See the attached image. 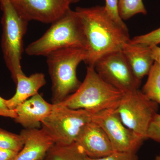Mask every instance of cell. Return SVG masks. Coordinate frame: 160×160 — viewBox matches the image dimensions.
Wrapping results in <instances>:
<instances>
[{"mask_svg": "<svg viewBox=\"0 0 160 160\" xmlns=\"http://www.w3.org/2000/svg\"><path fill=\"white\" fill-rule=\"evenodd\" d=\"M82 24L86 41L84 62L94 67L98 60L114 52L122 51L130 41L129 32L111 18L104 6L78 7L75 10Z\"/></svg>", "mask_w": 160, "mask_h": 160, "instance_id": "1", "label": "cell"}, {"mask_svg": "<svg viewBox=\"0 0 160 160\" xmlns=\"http://www.w3.org/2000/svg\"><path fill=\"white\" fill-rule=\"evenodd\" d=\"M125 95L104 81L94 67L88 66L86 77L78 89L57 104L70 109H85L94 113L106 109H116Z\"/></svg>", "mask_w": 160, "mask_h": 160, "instance_id": "2", "label": "cell"}, {"mask_svg": "<svg viewBox=\"0 0 160 160\" xmlns=\"http://www.w3.org/2000/svg\"><path fill=\"white\" fill-rule=\"evenodd\" d=\"M51 24L41 38L26 47V54L46 57L53 52L66 48L86 50L82 27L75 10L69 9Z\"/></svg>", "mask_w": 160, "mask_h": 160, "instance_id": "3", "label": "cell"}, {"mask_svg": "<svg viewBox=\"0 0 160 160\" xmlns=\"http://www.w3.org/2000/svg\"><path fill=\"white\" fill-rule=\"evenodd\" d=\"M86 57V50L79 48L60 49L46 57L52 81V104L62 102L78 89L82 82L77 76V69Z\"/></svg>", "mask_w": 160, "mask_h": 160, "instance_id": "4", "label": "cell"}, {"mask_svg": "<svg viewBox=\"0 0 160 160\" xmlns=\"http://www.w3.org/2000/svg\"><path fill=\"white\" fill-rule=\"evenodd\" d=\"M2 18V46L3 57L15 83L18 74L24 73L21 66L23 39L28 22L18 13L9 0H0Z\"/></svg>", "mask_w": 160, "mask_h": 160, "instance_id": "5", "label": "cell"}, {"mask_svg": "<svg viewBox=\"0 0 160 160\" xmlns=\"http://www.w3.org/2000/svg\"><path fill=\"white\" fill-rule=\"evenodd\" d=\"M50 114L42 122L41 128L55 144L68 146L75 142L82 128L91 122L92 112L53 104Z\"/></svg>", "mask_w": 160, "mask_h": 160, "instance_id": "6", "label": "cell"}, {"mask_svg": "<svg viewBox=\"0 0 160 160\" xmlns=\"http://www.w3.org/2000/svg\"><path fill=\"white\" fill-rule=\"evenodd\" d=\"M158 105L138 89L125 94L116 111L127 128L145 140L150 123L157 113Z\"/></svg>", "mask_w": 160, "mask_h": 160, "instance_id": "7", "label": "cell"}, {"mask_svg": "<svg viewBox=\"0 0 160 160\" xmlns=\"http://www.w3.org/2000/svg\"><path fill=\"white\" fill-rule=\"evenodd\" d=\"M94 68L104 81L125 94L139 88L141 81L135 76L122 51L104 56L98 60Z\"/></svg>", "mask_w": 160, "mask_h": 160, "instance_id": "8", "label": "cell"}, {"mask_svg": "<svg viewBox=\"0 0 160 160\" xmlns=\"http://www.w3.org/2000/svg\"><path fill=\"white\" fill-rule=\"evenodd\" d=\"M91 121L106 132L114 152H136L144 141L123 124L116 109L93 113Z\"/></svg>", "mask_w": 160, "mask_h": 160, "instance_id": "9", "label": "cell"}, {"mask_svg": "<svg viewBox=\"0 0 160 160\" xmlns=\"http://www.w3.org/2000/svg\"><path fill=\"white\" fill-rule=\"evenodd\" d=\"M18 13L28 22L52 24L69 10V0H9Z\"/></svg>", "mask_w": 160, "mask_h": 160, "instance_id": "10", "label": "cell"}, {"mask_svg": "<svg viewBox=\"0 0 160 160\" xmlns=\"http://www.w3.org/2000/svg\"><path fill=\"white\" fill-rule=\"evenodd\" d=\"M75 142L92 158L104 157L114 152L106 132L92 121L82 128Z\"/></svg>", "mask_w": 160, "mask_h": 160, "instance_id": "11", "label": "cell"}, {"mask_svg": "<svg viewBox=\"0 0 160 160\" xmlns=\"http://www.w3.org/2000/svg\"><path fill=\"white\" fill-rule=\"evenodd\" d=\"M53 106L38 93L17 106L15 122L26 129H40L42 122L50 114Z\"/></svg>", "mask_w": 160, "mask_h": 160, "instance_id": "12", "label": "cell"}, {"mask_svg": "<svg viewBox=\"0 0 160 160\" xmlns=\"http://www.w3.org/2000/svg\"><path fill=\"white\" fill-rule=\"evenodd\" d=\"M20 134L23 138L24 146L14 160H43L55 144L42 128L24 129Z\"/></svg>", "mask_w": 160, "mask_h": 160, "instance_id": "13", "label": "cell"}, {"mask_svg": "<svg viewBox=\"0 0 160 160\" xmlns=\"http://www.w3.org/2000/svg\"><path fill=\"white\" fill-rule=\"evenodd\" d=\"M122 52L138 80L141 81L148 75L154 62L150 46L129 41L124 44Z\"/></svg>", "mask_w": 160, "mask_h": 160, "instance_id": "14", "label": "cell"}, {"mask_svg": "<svg viewBox=\"0 0 160 160\" xmlns=\"http://www.w3.org/2000/svg\"><path fill=\"white\" fill-rule=\"evenodd\" d=\"M15 83V93L11 98L6 100L7 106L11 109H15L21 103L38 94L46 82L45 75L42 73H33L29 77L23 73L17 76Z\"/></svg>", "mask_w": 160, "mask_h": 160, "instance_id": "15", "label": "cell"}, {"mask_svg": "<svg viewBox=\"0 0 160 160\" xmlns=\"http://www.w3.org/2000/svg\"><path fill=\"white\" fill-rule=\"evenodd\" d=\"M87 156L76 142L68 145L54 144L47 152L45 160H86Z\"/></svg>", "mask_w": 160, "mask_h": 160, "instance_id": "16", "label": "cell"}, {"mask_svg": "<svg viewBox=\"0 0 160 160\" xmlns=\"http://www.w3.org/2000/svg\"><path fill=\"white\" fill-rule=\"evenodd\" d=\"M142 91L149 99L160 105V66L155 62Z\"/></svg>", "mask_w": 160, "mask_h": 160, "instance_id": "17", "label": "cell"}, {"mask_svg": "<svg viewBox=\"0 0 160 160\" xmlns=\"http://www.w3.org/2000/svg\"><path fill=\"white\" fill-rule=\"evenodd\" d=\"M119 10L123 20L129 19L138 14H147L142 0H119Z\"/></svg>", "mask_w": 160, "mask_h": 160, "instance_id": "18", "label": "cell"}, {"mask_svg": "<svg viewBox=\"0 0 160 160\" xmlns=\"http://www.w3.org/2000/svg\"><path fill=\"white\" fill-rule=\"evenodd\" d=\"M24 146L22 136L0 128V147L19 152Z\"/></svg>", "mask_w": 160, "mask_h": 160, "instance_id": "19", "label": "cell"}, {"mask_svg": "<svg viewBox=\"0 0 160 160\" xmlns=\"http://www.w3.org/2000/svg\"><path fill=\"white\" fill-rule=\"evenodd\" d=\"M129 42L151 46L160 44V27L146 34L135 37Z\"/></svg>", "mask_w": 160, "mask_h": 160, "instance_id": "20", "label": "cell"}, {"mask_svg": "<svg viewBox=\"0 0 160 160\" xmlns=\"http://www.w3.org/2000/svg\"><path fill=\"white\" fill-rule=\"evenodd\" d=\"M105 10L112 20L123 29L127 32L128 28L120 15L119 0H105Z\"/></svg>", "mask_w": 160, "mask_h": 160, "instance_id": "21", "label": "cell"}, {"mask_svg": "<svg viewBox=\"0 0 160 160\" xmlns=\"http://www.w3.org/2000/svg\"><path fill=\"white\" fill-rule=\"evenodd\" d=\"M146 138L160 142V114L155 115L149 125Z\"/></svg>", "mask_w": 160, "mask_h": 160, "instance_id": "22", "label": "cell"}, {"mask_svg": "<svg viewBox=\"0 0 160 160\" xmlns=\"http://www.w3.org/2000/svg\"><path fill=\"white\" fill-rule=\"evenodd\" d=\"M86 160H138V157L136 152H114L109 155L98 158L87 157Z\"/></svg>", "mask_w": 160, "mask_h": 160, "instance_id": "23", "label": "cell"}, {"mask_svg": "<svg viewBox=\"0 0 160 160\" xmlns=\"http://www.w3.org/2000/svg\"><path fill=\"white\" fill-rule=\"evenodd\" d=\"M6 99L0 96V116L14 119L17 114L15 109H9L7 105Z\"/></svg>", "mask_w": 160, "mask_h": 160, "instance_id": "24", "label": "cell"}, {"mask_svg": "<svg viewBox=\"0 0 160 160\" xmlns=\"http://www.w3.org/2000/svg\"><path fill=\"white\" fill-rule=\"evenodd\" d=\"M18 152L0 147V160H14Z\"/></svg>", "mask_w": 160, "mask_h": 160, "instance_id": "25", "label": "cell"}, {"mask_svg": "<svg viewBox=\"0 0 160 160\" xmlns=\"http://www.w3.org/2000/svg\"><path fill=\"white\" fill-rule=\"evenodd\" d=\"M152 57L154 62L160 66V47L158 46H150Z\"/></svg>", "mask_w": 160, "mask_h": 160, "instance_id": "26", "label": "cell"}, {"mask_svg": "<svg viewBox=\"0 0 160 160\" xmlns=\"http://www.w3.org/2000/svg\"><path fill=\"white\" fill-rule=\"evenodd\" d=\"M80 1V0H69L70 2L72 3H74L77 2H79V1Z\"/></svg>", "mask_w": 160, "mask_h": 160, "instance_id": "27", "label": "cell"}, {"mask_svg": "<svg viewBox=\"0 0 160 160\" xmlns=\"http://www.w3.org/2000/svg\"><path fill=\"white\" fill-rule=\"evenodd\" d=\"M154 160H160V155L157 156L154 159Z\"/></svg>", "mask_w": 160, "mask_h": 160, "instance_id": "28", "label": "cell"}]
</instances>
